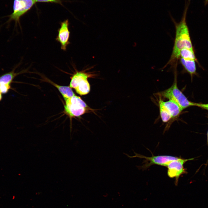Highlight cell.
<instances>
[{
  "mask_svg": "<svg viewBox=\"0 0 208 208\" xmlns=\"http://www.w3.org/2000/svg\"><path fill=\"white\" fill-rule=\"evenodd\" d=\"M190 1V0L185 1L183 14L179 23L176 22L169 13L170 16L175 26V36L172 53L166 66L173 63L179 58L180 52L182 49L186 48L194 51L186 22V15Z\"/></svg>",
  "mask_w": 208,
  "mask_h": 208,
  "instance_id": "obj_1",
  "label": "cell"
},
{
  "mask_svg": "<svg viewBox=\"0 0 208 208\" xmlns=\"http://www.w3.org/2000/svg\"><path fill=\"white\" fill-rule=\"evenodd\" d=\"M157 95L160 97L167 98L176 102L182 110L190 106H195L196 103L189 101L178 88L176 72L172 85L169 88L157 93Z\"/></svg>",
  "mask_w": 208,
  "mask_h": 208,
  "instance_id": "obj_2",
  "label": "cell"
},
{
  "mask_svg": "<svg viewBox=\"0 0 208 208\" xmlns=\"http://www.w3.org/2000/svg\"><path fill=\"white\" fill-rule=\"evenodd\" d=\"M134 155L131 156L128 154L123 153L128 157L131 158L138 157L144 159L143 164L141 166H137L139 169L143 170H146L152 165H156L167 167L168 164L172 161L177 159L179 157L170 155H161L154 156L152 155L151 157H146L137 153L134 151Z\"/></svg>",
  "mask_w": 208,
  "mask_h": 208,
  "instance_id": "obj_3",
  "label": "cell"
},
{
  "mask_svg": "<svg viewBox=\"0 0 208 208\" xmlns=\"http://www.w3.org/2000/svg\"><path fill=\"white\" fill-rule=\"evenodd\" d=\"M65 101L64 111L69 116L78 117L85 112L87 106L80 97L75 95Z\"/></svg>",
  "mask_w": 208,
  "mask_h": 208,
  "instance_id": "obj_4",
  "label": "cell"
},
{
  "mask_svg": "<svg viewBox=\"0 0 208 208\" xmlns=\"http://www.w3.org/2000/svg\"><path fill=\"white\" fill-rule=\"evenodd\" d=\"M90 76L83 72H76L71 77L70 87L74 89L80 95L87 94L90 91V86L88 80Z\"/></svg>",
  "mask_w": 208,
  "mask_h": 208,
  "instance_id": "obj_5",
  "label": "cell"
},
{
  "mask_svg": "<svg viewBox=\"0 0 208 208\" xmlns=\"http://www.w3.org/2000/svg\"><path fill=\"white\" fill-rule=\"evenodd\" d=\"M36 3L35 0H14L13 13L8 16V22L14 21L16 24L19 23L21 16L26 13Z\"/></svg>",
  "mask_w": 208,
  "mask_h": 208,
  "instance_id": "obj_6",
  "label": "cell"
},
{
  "mask_svg": "<svg viewBox=\"0 0 208 208\" xmlns=\"http://www.w3.org/2000/svg\"><path fill=\"white\" fill-rule=\"evenodd\" d=\"M194 158L184 159L179 157L177 159L171 161L167 165V174L171 178H175V185H177L181 176L187 173L184 167V164L187 161L194 160Z\"/></svg>",
  "mask_w": 208,
  "mask_h": 208,
  "instance_id": "obj_7",
  "label": "cell"
},
{
  "mask_svg": "<svg viewBox=\"0 0 208 208\" xmlns=\"http://www.w3.org/2000/svg\"><path fill=\"white\" fill-rule=\"evenodd\" d=\"M69 23L66 19L60 23V27L57 30L58 34L56 40L61 44V49L65 51L68 45L70 44L69 39L70 32L69 29Z\"/></svg>",
  "mask_w": 208,
  "mask_h": 208,
  "instance_id": "obj_8",
  "label": "cell"
},
{
  "mask_svg": "<svg viewBox=\"0 0 208 208\" xmlns=\"http://www.w3.org/2000/svg\"><path fill=\"white\" fill-rule=\"evenodd\" d=\"M159 101L169 112L172 119H175L178 117L182 109L177 103L170 100L164 101L160 97Z\"/></svg>",
  "mask_w": 208,
  "mask_h": 208,
  "instance_id": "obj_9",
  "label": "cell"
},
{
  "mask_svg": "<svg viewBox=\"0 0 208 208\" xmlns=\"http://www.w3.org/2000/svg\"><path fill=\"white\" fill-rule=\"evenodd\" d=\"M181 63L185 70L190 75L192 79L193 76L196 75V67L195 60H186L180 58Z\"/></svg>",
  "mask_w": 208,
  "mask_h": 208,
  "instance_id": "obj_10",
  "label": "cell"
},
{
  "mask_svg": "<svg viewBox=\"0 0 208 208\" xmlns=\"http://www.w3.org/2000/svg\"><path fill=\"white\" fill-rule=\"evenodd\" d=\"M50 83L56 87L62 95L65 101L74 95L75 94L69 86H62L57 85L49 81Z\"/></svg>",
  "mask_w": 208,
  "mask_h": 208,
  "instance_id": "obj_11",
  "label": "cell"
},
{
  "mask_svg": "<svg viewBox=\"0 0 208 208\" xmlns=\"http://www.w3.org/2000/svg\"><path fill=\"white\" fill-rule=\"evenodd\" d=\"M180 58L186 60H194L196 62L197 61L194 51L186 48L183 49L181 50L179 54Z\"/></svg>",
  "mask_w": 208,
  "mask_h": 208,
  "instance_id": "obj_12",
  "label": "cell"
},
{
  "mask_svg": "<svg viewBox=\"0 0 208 208\" xmlns=\"http://www.w3.org/2000/svg\"><path fill=\"white\" fill-rule=\"evenodd\" d=\"M18 73H15L14 70L5 74L0 77V84H10Z\"/></svg>",
  "mask_w": 208,
  "mask_h": 208,
  "instance_id": "obj_13",
  "label": "cell"
},
{
  "mask_svg": "<svg viewBox=\"0 0 208 208\" xmlns=\"http://www.w3.org/2000/svg\"><path fill=\"white\" fill-rule=\"evenodd\" d=\"M159 104L161 118L163 122L166 123L172 119V117L159 101Z\"/></svg>",
  "mask_w": 208,
  "mask_h": 208,
  "instance_id": "obj_14",
  "label": "cell"
},
{
  "mask_svg": "<svg viewBox=\"0 0 208 208\" xmlns=\"http://www.w3.org/2000/svg\"><path fill=\"white\" fill-rule=\"evenodd\" d=\"M10 88V84H0V92L3 94L7 93Z\"/></svg>",
  "mask_w": 208,
  "mask_h": 208,
  "instance_id": "obj_15",
  "label": "cell"
},
{
  "mask_svg": "<svg viewBox=\"0 0 208 208\" xmlns=\"http://www.w3.org/2000/svg\"><path fill=\"white\" fill-rule=\"evenodd\" d=\"M35 2H46L58 3L62 5V1L61 0H35Z\"/></svg>",
  "mask_w": 208,
  "mask_h": 208,
  "instance_id": "obj_16",
  "label": "cell"
},
{
  "mask_svg": "<svg viewBox=\"0 0 208 208\" xmlns=\"http://www.w3.org/2000/svg\"><path fill=\"white\" fill-rule=\"evenodd\" d=\"M195 106H198L208 111V103L202 104L196 103Z\"/></svg>",
  "mask_w": 208,
  "mask_h": 208,
  "instance_id": "obj_17",
  "label": "cell"
},
{
  "mask_svg": "<svg viewBox=\"0 0 208 208\" xmlns=\"http://www.w3.org/2000/svg\"><path fill=\"white\" fill-rule=\"evenodd\" d=\"M208 4V0H205V5H206Z\"/></svg>",
  "mask_w": 208,
  "mask_h": 208,
  "instance_id": "obj_18",
  "label": "cell"
},
{
  "mask_svg": "<svg viewBox=\"0 0 208 208\" xmlns=\"http://www.w3.org/2000/svg\"><path fill=\"white\" fill-rule=\"evenodd\" d=\"M2 98V96L1 95V93L0 92V101H1Z\"/></svg>",
  "mask_w": 208,
  "mask_h": 208,
  "instance_id": "obj_19",
  "label": "cell"
},
{
  "mask_svg": "<svg viewBox=\"0 0 208 208\" xmlns=\"http://www.w3.org/2000/svg\"><path fill=\"white\" fill-rule=\"evenodd\" d=\"M207 143L208 144V130L207 133Z\"/></svg>",
  "mask_w": 208,
  "mask_h": 208,
  "instance_id": "obj_20",
  "label": "cell"
}]
</instances>
